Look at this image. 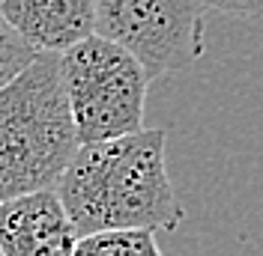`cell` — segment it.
Instances as JSON below:
<instances>
[{"instance_id": "cell-1", "label": "cell", "mask_w": 263, "mask_h": 256, "mask_svg": "<svg viewBox=\"0 0 263 256\" xmlns=\"http://www.w3.org/2000/svg\"><path fill=\"white\" fill-rule=\"evenodd\" d=\"M57 197L81 236L105 229L177 232L185 208L167 176V134H135L84 143L57 185Z\"/></svg>"}, {"instance_id": "cell-2", "label": "cell", "mask_w": 263, "mask_h": 256, "mask_svg": "<svg viewBox=\"0 0 263 256\" xmlns=\"http://www.w3.org/2000/svg\"><path fill=\"white\" fill-rule=\"evenodd\" d=\"M78 149L60 54H39L0 90V203L57 191Z\"/></svg>"}, {"instance_id": "cell-3", "label": "cell", "mask_w": 263, "mask_h": 256, "mask_svg": "<svg viewBox=\"0 0 263 256\" xmlns=\"http://www.w3.org/2000/svg\"><path fill=\"white\" fill-rule=\"evenodd\" d=\"M60 78L81 146L144 128L149 75L117 42L93 33L66 48L60 54Z\"/></svg>"}, {"instance_id": "cell-4", "label": "cell", "mask_w": 263, "mask_h": 256, "mask_svg": "<svg viewBox=\"0 0 263 256\" xmlns=\"http://www.w3.org/2000/svg\"><path fill=\"white\" fill-rule=\"evenodd\" d=\"M203 15L197 0H96V36L126 48L156 80L203 57Z\"/></svg>"}, {"instance_id": "cell-5", "label": "cell", "mask_w": 263, "mask_h": 256, "mask_svg": "<svg viewBox=\"0 0 263 256\" xmlns=\"http://www.w3.org/2000/svg\"><path fill=\"white\" fill-rule=\"evenodd\" d=\"M78 239L81 232L57 191H36L0 203L3 256H72Z\"/></svg>"}, {"instance_id": "cell-6", "label": "cell", "mask_w": 263, "mask_h": 256, "mask_svg": "<svg viewBox=\"0 0 263 256\" xmlns=\"http://www.w3.org/2000/svg\"><path fill=\"white\" fill-rule=\"evenodd\" d=\"M0 18L39 54H63L96 33V0H0Z\"/></svg>"}, {"instance_id": "cell-7", "label": "cell", "mask_w": 263, "mask_h": 256, "mask_svg": "<svg viewBox=\"0 0 263 256\" xmlns=\"http://www.w3.org/2000/svg\"><path fill=\"white\" fill-rule=\"evenodd\" d=\"M72 256H164L153 229H105L81 236Z\"/></svg>"}, {"instance_id": "cell-8", "label": "cell", "mask_w": 263, "mask_h": 256, "mask_svg": "<svg viewBox=\"0 0 263 256\" xmlns=\"http://www.w3.org/2000/svg\"><path fill=\"white\" fill-rule=\"evenodd\" d=\"M39 57V51L33 48L30 42H24L3 18H0V90L15 80L27 66Z\"/></svg>"}, {"instance_id": "cell-9", "label": "cell", "mask_w": 263, "mask_h": 256, "mask_svg": "<svg viewBox=\"0 0 263 256\" xmlns=\"http://www.w3.org/2000/svg\"><path fill=\"white\" fill-rule=\"evenodd\" d=\"M203 9L236 18H263V0H197Z\"/></svg>"}, {"instance_id": "cell-10", "label": "cell", "mask_w": 263, "mask_h": 256, "mask_svg": "<svg viewBox=\"0 0 263 256\" xmlns=\"http://www.w3.org/2000/svg\"><path fill=\"white\" fill-rule=\"evenodd\" d=\"M0 256H3V253H0Z\"/></svg>"}]
</instances>
